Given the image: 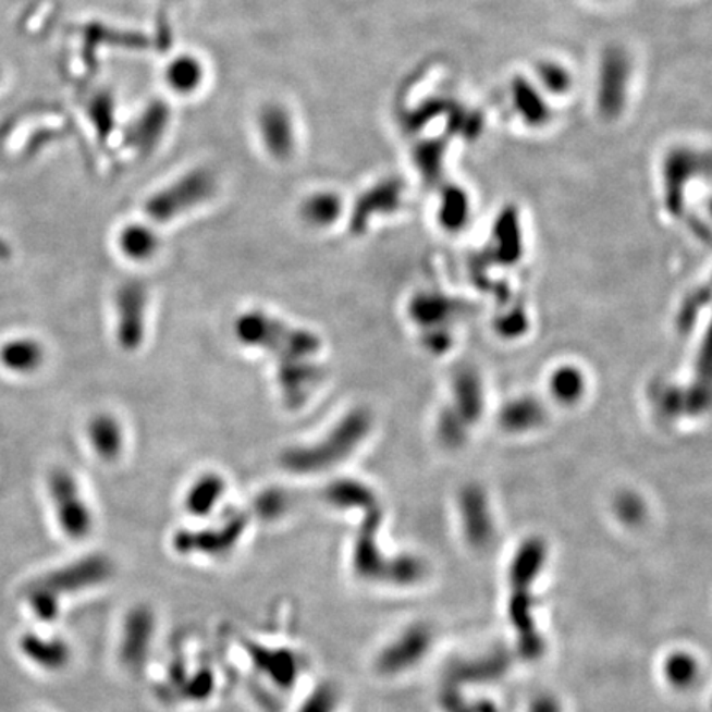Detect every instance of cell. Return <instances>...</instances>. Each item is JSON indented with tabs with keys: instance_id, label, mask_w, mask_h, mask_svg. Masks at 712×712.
Wrapping results in <instances>:
<instances>
[{
	"instance_id": "9a60e30c",
	"label": "cell",
	"mask_w": 712,
	"mask_h": 712,
	"mask_svg": "<svg viewBox=\"0 0 712 712\" xmlns=\"http://www.w3.org/2000/svg\"><path fill=\"white\" fill-rule=\"evenodd\" d=\"M150 221H131L118 233V248L133 262H147L160 251V234Z\"/></svg>"
},
{
	"instance_id": "ac0fdd59",
	"label": "cell",
	"mask_w": 712,
	"mask_h": 712,
	"mask_svg": "<svg viewBox=\"0 0 712 712\" xmlns=\"http://www.w3.org/2000/svg\"><path fill=\"white\" fill-rule=\"evenodd\" d=\"M149 618L144 612H134L126 625V637L123 643L124 662L131 666H136L143 662L144 651H146L147 634H149Z\"/></svg>"
},
{
	"instance_id": "52a82bcc",
	"label": "cell",
	"mask_w": 712,
	"mask_h": 712,
	"mask_svg": "<svg viewBox=\"0 0 712 712\" xmlns=\"http://www.w3.org/2000/svg\"><path fill=\"white\" fill-rule=\"evenodd\" d=\"M112 563L105 554H88L82 560L73 561L60 569L50 570L35 579L34 586L47 590L53 598L62 602L65 596L82 592L89 587L99 586L111 577Z\"/></svg>"
},
{
	"instance_id": "7402d4cb",
	"label": "cell",
	"mask_w": 712,
	"mask_h": 712,
	"mask_svg": "<svg viewBox=\"0 0 712 712\" xmlns=\"http://www.w3.org/2000/svg\"><path fill=\"white\" fill-rule=\"evenodd\" d=\"M532 712H560V709L556 708V702L550 701V699H543V701L535 705Z\"/></svg>"
},
{
	"instance_id": "9c48e42d",
	"label": "cell",
	"mask_w": 712,
	"mask_h": 712,
	"mask_svg": "<svg viewBox=\"0 0 712 712\" xmlns=\"http://www.w3.org/2000/svg\"><path fill=\"white\" fill-rule=\"evenodd\" d=\"M403 200V184L384 179L368 187L349 208L348 228L353 234H365L378 218L396 213Z\"/></svg>"
},
{
	"instance_id": "4fadbf2b",
	"label": "cell",
	"mask_w": 712,
	"mask_h": 712,
	"mask_svg": "<svg viewBox=\"0 0 712 712\" xmlns=\"http://www.w3.org/2000/svg\"><path fill=\"white\" fill-rule=\"evenodd\" d=\"M47 348L32 335H15L0 343V367L15 377H32L44 368Z\"/></svg>"
},
{
	"instance_id": "7c38bea8",
	"label": "cell",
	"mask_w": 712,
	"mask_h": 712,
	"mask_svg": "<svg viewBox=\"0 0 712 712\" xmlns=\"http://www.w3.org/2000/svg\"><path fill=\"white\" fill-rule=\"evenodd\" d=\"M86 441L102 462H118L126 449V429L112 413H96L86 425Z\"/></svg>"
},
{
	"instance_id": "8992f818",
	"label": "cell",
	"mask_w": 712,
	"mask_h": 712,
	"mask_svg": "<svg viewBox=\"0 0 712 712\" xmlns=\"http://www.w3.org/2000/svg\"><path fill=\"white\" fill-rule=\"evenodd\" d=\"M114 336L123 352L134 353L144 345L147 333L149 291L140 279H126L114 291Z\"/></svg>"
},
{
	"instance_id": "e0dca14e",
	"label": "cell",
	"mask_w": 712,
	"mask_h": 712,
	"mask_svg": "<svg viewBox=\"0 0 712 712\" xmlns=\"http://www.w3.org/2000/svg\"><path fill=\"white\" fill-rule=\"evenodd\" d=\"M224 480L218 474H205L195 480L188 490L187 505L192 512L205 513L213 510L224 493Z\"/></svg>"
},
{
	"instance_id": "30bf717a",
	"label": "cell",
	"mask_w": 712,
	"mask_h": 712,
	"mask_svg": "<svg viewBox=\"0 0 712 712\" xmlns=\"http://www.w3.org/2000/svg\"><path fill=\"white\" fill-rule=\"evenodd\" d=\"M326 371L319 360H300L275 367V381L285 406L299 409L316 393Z\"/></svg>"
},
{
	"instance_id": "5b68a950",
	"label": "cell",
	"mask_w": 712,
	"mask_h": 712,
	"mask_svg": "<svg viewBox=\"0 0 712 712\" xmlns=\"http://www.w3.org/2000/svg\"><path fill=\"white\" fill-rule=\"evenodd\" d=\"M47 492L60 529L72 540H83L93 529V512L75 474L65 467L51 468Z\"/></svg>"
},
{
	"instance_id": "44dd1931",
	"label": "cell",
	"mask_w": 712,
	"mask_h": 712,
	"mask_svg": "<svg viewBox=\"0 0 712 712\" xmlns=\"http://www.w3.org/2000/svg\"><path fill=\"white\" fill-rule=\"evenodd\" d=\"M665 675L675 688H688L698 678V662L688 653H675L666 662Z\"/></svg>"
},
{
	"instance_id": "5bb4252c",
	"label": "cell",
	"mask_w": 712,
	"mask_h": 712,
	"mask_svg": "<svg viewBox=\"0 0 712 712\" xmlns=\"http://www.w3.org/2000/svg\"><path fill=\"white\" fill-rule=\"evenodd\" d=\"M172 119V111H170L165 102H149L134 118L130 127L131 144H133L134 149L144 154L156 150L169 134Z\"/></svg>"
},
{
	"instance_id": "277c9868",
	"label": "cell",
	"mask_w": 712,
	"mask_h": 712,
	"mask_svg": "<svg viewBox=\"0 0 712 712\" xmlns=\"http://www.w3.org/2000/svg\"><path fill=\"white\" fill-rule=\"evenodd\" d=\"M253 131L259 149L279 165L291 163L303 146L299 118L284 99L262 101L253 115Z\"/></svg>"
},
{
	"instance_id": "7a4b0ae2",
	"label": "cell",
	"mask_w": 712,
	"mask_h": 712,
	"mask_svg": "<svg viewBox=\"0 0 712 712\" xmlns=\"http://www.w3.org/2000/svg\"><path fill=\"white\" fill-rule=\"evenodd\" d=\"M373 422V414L367 407H355L319 441L282 452V467L304 475L332 470L361 447L371 434Z\"/></svg>"
},
{
	"instance_id": "8fae6325",
	"label": "cell",
	"mask_w": 712,
	"mask_h": 712,
	"mask_svg": "<svg viewBox=\"0 0 712 712\" xmlns=\"http://www.w3.org/2000/svg\"><path fill=\"white\" fill-rule=\"evenodd\" d=\"M345 211V197L335 188H316L304 195L297 205V218L300 223L317 231L335 226Z\"/></svg>"
},
{
	"instance_id": "603a6c76",
	"label": "cell",
	"mask_w": 712,
	"mask_h": 712,
	"mask_svg": "<svg viewBox=\"0 0 712 712\" xmlns=\"http://www.w3.org/2000/svg\"><path fill=\"white\" fill-rule=\"evenodd\" d=\"M323 698H326V696H316V698H314V708L306 712H320L319 708L320 704H322Z\"/></svg>"
},
{
	"instance_id": "d6986e66",
	"label": "cell",
	"mask_w": 712,
	"mask_h": 712,
	"mask_svg": "<svg viewBox=\"0 0 712 712\" xmlns=\"http://www.w3.org/2000/svg\"><path fill=\"white\" fill-rule=\"evenodd\" d=\"M544 554L547 553H544L543 544L538 541L526 544L513 563L512 573H510L512 584H531L543 566Z\"/></svg>"
},
{
	"instance_id": "ffe728a7",
	"label": "cell",
	"mask_w": 712,
	"mask_h": 712,
	"mask_svg": "<svg viewBox=\"0 0 712 712\" xmlns=\"http://www.w3.org/2000/svg\"><path fill=\"white\" fill-rule=\"evenodd\" d=\"M327 499L339 506L373 505V492L358 480H336L327 489Z\"/></svg>"
},
{
	"instance_id": "ba28073f",
	"label": "cell",
	"mask_w": 712,
	"mask_h": 712,
	"mask_svg": "<svg viewBox=\"0 0 712 712\" xmlns=\"http://www.w3.org/2000/svg\"><path fill=\"white\" fill-rule=\"evenodd\" d=\"M211 70L207 60L195 50H181L170 54L160 70L167 95L182 101L198 98L210 83Z\"/></svg>"
},
{
	"instance_id": "6da1fadb",
	"label": "cell",
	"mask_w": 712,
	"mask_h": 712,
	"mask_svg": "<svg viewBox=\"0 0 712 712\" xmlns=\"http://www.w3.org/2000/svg\"><path fill=\"white\" fill-rule=\"evenodd\" d=\"M237 342L272 355L275 367L292 361L316 360L322 352V340L316 332L289 326L279 317L259 309L240 314L233 323Z\"/></svg>"
},
{
	"instance_id": "2e32d148",
	"label": "cell",
	"mask_w": 712,
	"mask_h": 712,
	"mask_svg": "<svg viewBox=\"0 0 712 712\" xmlns=\"http://www.w3.org/2000/svg\"><path fill=\"white\" fill-rule=\"evenodd\" d=\"M19 647L28 662L47 672H60L72 660V648L63 638L41 637L34 631H28L21 638Z\"/></svg>"
},
{
	"instance_id": "cb8c5ba5",
	"label": "cell",
	"mask_w": 712,
	"mask_h": 712,
	"mask_svg": "<svg viewBox=\"0 0 712 712\" xmlns=\"http://www.w3.org/2000/svg\"><path fill=\"white\" fill-rule=\"evenodd\" d=\"M0 83H2V69H0Z\"/></svg>"
},
{
	"instance_id": "3957f363",
	"label": "cell",
	"mask_w": 712,
	"mask_h": 712,
	"mask_svg": "<svg viewBox=\"0 0 712 712\" xmlns=\"http://www.w3.org/2000/svg\"><path fill=\"white\" fill-rule=\"evenodd\" d=\"M218 187L220 182L213 170L205 165L192 167L146 198L144 217L156 226H162L210 204Z\"/></svg>"
}]
</instances>
